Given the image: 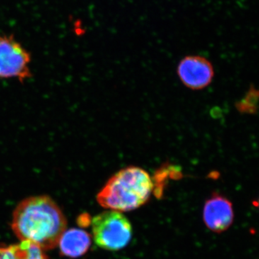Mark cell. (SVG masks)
<instances>
[{
    "mask_svg": "<svg viewBox=\"0 0 259 259\" xmlns=\"http://www.w3.org/2000/svg\"><path fill=\"white\" fill-rule=\"evenodd\" d=\"M0 259H49L37 245L22 241L19 244H0Z\"/></svg>",
    "mask_w": 259,
    "mask_h": 259,
    "instance_id": "cell-8",
    "label": "cell"
},
{
    "mask_svg": "<svg viewBox=\"0 0 259 259\" xmlns=\"http://www.w3.org/2000/svg\"><path fill=\"white\" fill-rule=\"evenodd\" d=\"M153 187L147 171L138 166L126 167L109 179L97 194V202L110 210L128 212L147 202Z\"/></svg>",
    "mask_w": 259,
    "mask_h": 259,
    "instance_id": "cell-2",
    "label": "cell"
},
{
    "mask_svg": "<svg viewBox=\"0 0 259 259\" xmlns=\"http://www.w3.org/2000/svg\"><path fill=\"white\" fill-rule=\"evenodd\" d=\"M31 56L14 37L0 36V79H18L23 82L31 77Z\"/></svg>",
    "mask_w": 259,
    "mask_h": 259,
    "instance_id": "cell-4",
    "label": "cell"
},
{
    "mask_svg": "<svg viewBox=\"0 0 259 259\" xmlns=\"http://www.w3.org/2000/svg\"><path fill=\"white\" fill-rule=\"evenodd\" d=\"M258 93L255 88H251L242 100L236 103V108L243 114H254L257 110Z\"/></svg>",
    "mask_w": 259,
    "mask_h": 259,
    "instance_id": "cell-9",
    "label": "cell"
},
{
    "mask_svg": "<svg viewBox=\"0 0 259 259\" xmlns=\"http://www.w3.org/2000/svg\"><path fill=\"white\" fill-rule=\"evenodd\" d=\"M94 240L100 248L118 250L125 248L132 238V226L120 212L105 211L92 221Z\"/></svg>",
    "mask_w": 259,
    "mask_h": 259,
    "instance_id": "cell-3",
    "label": "cell"
},
{
    "mask_svg": "<svg viewBox=\"0 0 259 259\" xmlns=\"http://www.w3.org/2000/svg\"><path fill=\"white\" fill-rule=\"evenodd\" d=\"M177 72L182 82L194 90L208 86L214 76L212 64L199 56H186L179 64Z\"/></svg>",
    "mask_w": 259,
    "mask_h": 259,
    "instance_id": "cell-5",
    "label": "cell"
},
{
    "mask_svg": "<svg viewBox=\"0 0 259 259\" xmlns=\"http://www.w3.org/2000/svg\"><path fill=\"white\" fill-rule=\"evenodd\" d=\"M233 205L222 195L214 194L204 204V222L210 231H226L233 223Z\"/></svg>",
    "mask_w": 259,
    "mask_h": 259,
    "instance_id": "cell-6",
    "label": "cell"
},
{
    "mask_svg": "<svg viewBox=\"0 0 259 259\" xmlns=\"http://www.w3.org/2000/svg\"><path fill=\"white\" fill-rule=\"evenodd\" d=\"M91 243V237L88 232L78 228L66 230L59 241L61 254L72 258L85 254Z\"/></svg>",
    "mask_w": 259,
    "mask_h": 259,
    "instance_id": "cell-7",
    "label": "cell"
},
{
    "mask_svg": "<svg viewBox=\"0 0 259 259\" xmlns=\"http://www.w3.org/2000/svg\"><path fill=\"white\" fill-rule=\"evenodd\" d=\"M66 227L64 213L47 195L23 199L13 212L12 229L18 239L37 245L42 250L56 248Z\"/></svg>",
    "mask_w": 259,
    "mask_h": 259,
    "instance_id": "cell-1",
    "label": "cell"
}]
</instances>
